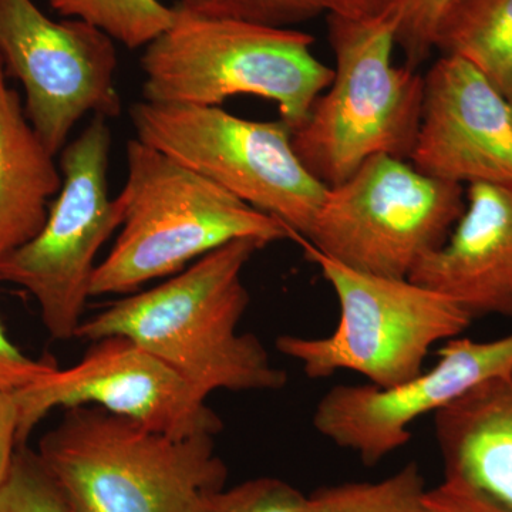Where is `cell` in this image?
<instances>
[{"mask_svg":"<svg viewBox=\"0 0 512 512\" xmlns=\"http://www.w3.org/2000/svg\"><path fill=\"white\" fill-rule=\"evenodd\" d=\"M266 245L237 239L148 291L130 293L84 319L76 339L126 336L160 359L202 397L276 392L288 373L252 333L239 332L251 296L244 271Z\"/></svg>","mask_w":512,"mask_h":512,"instance_id":"cell-1","label":"cell"},{"mask_svg":"<svg viewBox=\"0 0 512 512\" xmlns=\"http://www.w3.org/2000/svg\"><path fill=\"white\" fill-rule=\"evenodd\" d=\"M126 154L127 181L117 195L123 222L94 272L92 296L130 295L237 239L266 247L296 241L281 221L137 138L128 141Z\"/></svg>","mask_w":512,"mask_h":512,"instance_id":"cell-2","label":"cell"},{"mask_svg":"<svg viewBox=\"0 0 512 512\" xmlns=\"http://www.w3.org/2000/svg\"><path fill=\"white\" fill-rule=\"evenodd\" d=\"M36 451L72 512H195L228 478L215 437L175 439L96 406L64 410Z\"/></svg>","mask_w":512,"mask_h":512,"instance_id":"cell-3","label":"cell"},{"mask_svg":"<svg viewBox=\"0 0 512 512\" xmlns=\"http://www.w3.org/2000/svg\"><path fill=\"white\" fill-rule=\"evenodd\" d=\"M175 10L173 25L140 60L148 103L221 107L229 97H261L296 130L332 82L308 33Z\"/></svg>","mask_w":512,"mask_h":512,"instance_id":"cell-4","label":"cell"},{"mask_svg":"<svg viewBox=\"0 0 512 512\" xmlns=\"http://www.w3.org/2000/svg\"><path fill=\"white\" fill-rule=\"evenodd\" d=\"M335 55L332 82L301 126L293 130L296 154L309 173L336 187L367 160H409L419 134L424 76L393 62L396 19L329 16Z\"/></svg>","mask_w":512,"mask_h":512,"instance_id":"cell-5","label":"cell"},{"mask_svg":"<svg viewBox=\"0 0 512 512\" xmlns=\"http://www.w3.org/2000/svg\"><path fill=\"white\" fill-rule=\"evenodd\" d=\"M298 242L339 305L338 325L329 336L276 339V349L309 379L348 370L375 386H397L423 372L434 345L458 338L473 322L456 302L409 278L360 274Z\"/></svg>","mask_w":512,"mask_h":512,"instance_id":"cell-6","label":"cell"},{"mask_svg":"<svg viewBox=\"0 0 512 512\" xmlns=\"http://www.w3.org/2000/svg\"><path fill=\"white\" fill-rule=\"evenodd\" d=\"M136 138L220 185L305 239L328 188L293 148L285 121L241 119L221 107L137 101Z\"/></svg>","mask_w":512,"mask_h":512,"instance_id":"cell-7","label":"cell"},{"mask_svg":"<svg viewBox=\"0 0 512 512\" xmlns=\"http://www.w3.org/2000/svg\"><path fill=\"white\" fill-rule=\"evenodd\" d=\"M464 207L463 185L376 156L328 188L303 241L360 274L406 279L446 242Z\"/></svg>","mask_w":512,"mask_h":512,"instance_id":"cell-8","label":"cell"},{"mask_svg":"<svg viewBox=\"0 0 512 512\" xmlns=\"http://www.w3.org/2000/svg\"><path fill=\"white\" fill-rule=\"evenodd\" d=\"M110 148L107 119L94 116L62 150L63 184L45 225L0 262V281L33 296L47 333L60 342L76 338L97 255L123 222L120 198L109 195Z\"/></svg>","mask_w":512,"mask_h":512,"instance_id":"cell-9","label":"cell"},{"mask_svg":"<svg viewBox=\"0 0 512 512\" xmlns=\"http://www.w3.org/2000/svg\"><path fill=\"white\" fill-rule=\"evenodd\" d=\"M0 56L23 84L26 117L57 156L87 114L120 116L117 49L80 19H50L33 0H0Z\"/></svg>","mask_w":512,"mask_h":512,"instance_id":"cell-10","label":"cell"},{"mask_svg":"<svg viewBox=\"0 0 512 512\" xmlns=\"http://www.w3.org/2000/svg\"><path fill=\"white\" fill-rule=\"evenodd\" d=\"M19 444L56 409L96 406L175 439L215 437L221 417L194 387L126 336L94 340L76 365L18 390Z\"/></svg>","mask_w":512,"mask_h":512,"instance_id":"cell-11","label":"cell"},{"mask_svg":"<svg viewBox=\"0 0 512 512\" xmlns=\"http://www.w3.org/2000/svg\"><path fill=\"white\" fill-rule=\"evenodd\" d=\"M512 370V333L477 342L447 340L429 370L393 387L338 384L328 390L313 412L312 424L335 446L376 466L412 439L410 427L436 414L487 380Z\"/></svg>","mask_w":512,"mask_h":512,"instance_id":"cell-12","label":"cell"},{"mask_svg":"<svg viewBox=\"0 0 512 512\" xmlns=\"http://www.w3.org/2000/svg\"><path fill=\"white\" fill-rule=\"evenodd\" d=\"M409 161L448 183L512 188V101L467 60L441 55L424 76Z\"/></svg>","mask_w":512,"mask_h":512,"instance_id":"cell-13","label":"cell"},{"mask_svg":"<svg viewBox=\"0 0 512 512\" xmlns=\"http://www.w3.org/2000/svg\"><path fill=\"white\" fill-rule=\"evenodd\" d=\"M409 279L447 296L473 320L512 319V188L468 185L460 220Z\"/></svg>","mask_w":512,"mask_h":512,"instance_id":"cell-14","label":"cell"},{"mask_svg":"<svg viewBox=\"0 0 512 512\" xmlns=\"http://www.w3.org/2000/svg\"><path fill=\"white\" fill-rule=\"evenodd\" d=\"M444 477L512 512V370L434 414Z\"/></svg>","mask_w":512,"mask_h":512,"instance_id":"cell-15","label":"cell"},{"mask_svg":"<svg viewBox=\"0 0 512 512\" xmlns=\"http://www.w3.org/2000/svg\"><path fill=\"white\" fill-rule=\"evenodd\" d=\"M6 76L0 56V262L39 234L63 184Z\"/></svg>","mask_w":512,"mask_h":512,"instance_id":"cell-16","label":"cell"},{"mask_svg":"<svg viewBox=\"0 0 512 512\" xmlns=\"http://www.w3.org/2000/svg\"><path fill=\"white\" fill-rule=\"evenodd\" d=\"M436 50L476 66L512 101V0H457L441 23Z\"/></svg>","mask_w":512,"mask_h":512,"instance_id":"cell-17","label":"cell"},{"mask_svg":"<svg viewBox=\"0 0 512 512\" xmlns=\"http://www.w3.org/2000/svg\"><path fill=\"white\" fill-rule=\"evenodd\" d=\"M66 19H80L128 49H140L173 25L175 6L160 0H49Z\"/></svg>","mask_w":512,"mask_h":512,"instance_id":"cell-18","label":"cell"},{"mask_svg":"<svg viewBox=\"0 0 512 512\" xmlns=\"http://www.w3.org/2000/svg\"><path fill=\"white\" fill-rule=\"evenodd\" d=\"M426 481L417 464L375 483H343L311 494L312 512H426Z\"/></svg>","mask_w":512,"mask_h":512,"instance_id":"cell-19","label":"cell"},{"mask_svg":"<svg viewBox=\"0 0 512 512\" xmlns=\"http://www.w3.org/2000/svg\"><path fill=\"white\" fill-rule=\"evenodd\" d=\"M0 512H72L37 451L19 446L0 485Z\"/></svg>","mask_w":512,"mask_h":512,"instance_id":"cell-20","label":"cell"},{"mask_svg":"<svg viewBox=\"0 0 512 512\" xmlns=\"http://www.w3.org/2000/svg\"><path fill=\"white\" fill-rule=\"evenodd\" d=\"M311 494L281 478L259 477L231 488L211 491L195 512H312Z\"/></svg>","mask_w":512,"mask_h":512,"instance_id":"cell-21","label":"cell"},{"mask_svg":"<svg viewBox=\"0 0 512 512\" xmlns=\"http://www.w3.org/2000/svg\"><path fill=\"white\" fill-rule=\"evenodd\" d=\"M457 0H394L396 46L404 64L419 69L436 50L441 23Z\"/></svg>","mask_w":512,"mask_h":512,"instance_id":"cell-22","label":"cell"},{"mask_svg":"<svg viewBox=\"0 0 512 512\" xmlns=\"http://www.w3.org/2000/svg\"><path fill=\"white\" fill-rule=\"evenodd\" d=\"M178 8L204 18L237 19L291 28L319 15L311 0H178Z\"/></svg>","mask_w":512,"mask_h":512,"instance_id":"cell-23","label":"cell"},{"mask_svg":"<svg viewBox=\"0 0 512 512\" xmlns=\"http://www.w3.org/2000/svg\"><path fill=\"white\" fill-rule=\"evenodd\" d=\"M50 360L32 359L9 339L0 320V389L18 392L57 369Z\"/></svg>","mask_w":512,"mask_h":512,"instance_id":"cell-24","label":"cell"},{"mask_svg":"<svg viewBox=\"0 0 512 512\" xmlns=\"http://www.w3.org/2000/svg\"><path fill=\"white\" fill-rule=\"evenodd\" d=\"M426 512H511L457 478L444 477L443 483L427 488Z\"/></svg>","mask_w":512,"mask_h":512,"instance_id":"cell-25","label":"cell"},{"mask_svg":"<svg viewBox=\"0 0 512 512\" xmlns=\"http://www.w3.org/2000/svg\"><path fill=\"white\" fill-rule=\"evenodd\" d=\"M19 444V406L16 393L0 389V485L8 476Z\"/></svg>","mask_w":512,"mask_h":512,"instance_id":"cell-26","label":"cell"},{"mask_svg":"<svg viewBox=\"0 0 512 512\" xmlns=\"http://www.w3.org/2000/svg\"><path fill=\"white\" fill-rule=\"evenodd\" d=\"M319 12L329 16L365 20L380 18L392 10L394 0H311Z\"/></svg>","mask_w":512,"mask_h":512,"instance_id":"cell-27","label":"cell"}]
</instances>
